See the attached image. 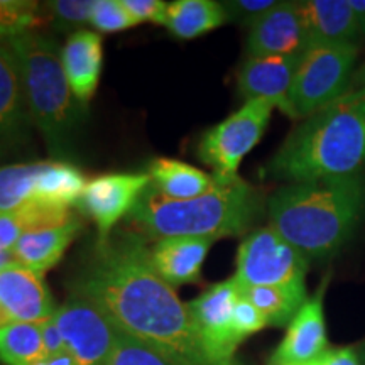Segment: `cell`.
<instances>
[{
    "label": "cell",
    "mask_w": 365,
    "mask_h": 365,
    "mask_svg": "<svg viewBox=\"0 0 365 365\" xmlns=\"http://www.w3.org/2000/svg\"><path fill=\"white\" fill-rule=\"evenodd\" d=\"M73 296L95 304L120 333L143 341L176 365H213L205 352L188 304L159 277L150 249L137 232L97 242L71 277Z\"/></svg>",
    "instance_id": "cell-1"
},
{
    "label": "cell",
    "mask_w": 365,
    "mask_h": 365,
    "mask_svg": "<svg viewBox=\"0 0 365 365\" xmlns=\"http://www.w3.org/2000/svg\"><path fill=\"white\" fill-rule=\"evenodd\" d=\"M365 173V88L349 90L289 132L264 180L307 182Z\"/></svg>",
    "instance_id": "cell-2"
},
{
    "label": "cell",
    "mask_w": 365,
    "mask_h": 365,
    "mask_svg": "<svg viewBox=\"0 0 365 365\" xmlns=\"http://www.w3.org/2000/svg\"><path fill=\"white\" fill-rule=\"evenodd\" d=\"M269 227L313 261L335 257L365 220V173L286 182L267 198Z\"/></svg>",
    "instance_id": "cell-3"
},
{
    "label": "cell",
    "mask_w": 365,
    "mask_h": 365,
    "mask_svg": "<svg viewBox=\"0 0 365 365\" xmlns=\"http://www.w3.org/2000/svg\"><path fill=\"white\" fill-rule=\"evenodd\" d=\"M264 210H267V200L257 186L240 176L230 180L215 176L212 190L191 200H170L149 185L127 217V223L145 239L198 237L217 240L249 235Z\"/></svg>",
    "instance_id": "cell-4"
},
{
    "label": "cell",
    "mask_w": 365,
    "mask_h": 365,
    "mask_svg": "<svg viewBox=\"0 0 365 365\" xmlns=\"http://www.w3.org/2000/svg\"><path fill=\"white\" fill-rule=\"evenodd\" d=\"M21 70L22 88L33 124L48 150L66 156L86 108L75 98L61 63V49L49 36L33 31L6 41Z\"/></svg>",
    "instance_id": "cell-5"
},
{
    "label": "cell",
    "mask_w": 365,
    "mask_h": 365,
    "mask_svg": "<svg viewBox=\"0 0 365 365\" xmlns=\"http://www.w3.org/2000/svg\"><path fill=\"white\" fill-rule=\"evenodd\" d=\"M359 46H309L301 54L291 88L293 120H303L335 102L350 88Z\"/></svg>",
    "instance_id": "cell-6"
},
{
    "label": "cell",
    "mask_w": 365,
    "mask_h": 365,
    "mask_svg": "<svg viewBox=\"0 0 365 365\" xmlns=\"http://www.w3.org/2000/svg\"><path fill=\"white\" fill-rule=\"evenodd\" d=\"M274 107L264 100H247L212 129L198 143V158L218 178L239 176L244 158L261 143L271 122Z\"/></svg>",
    "instance_id": "cell-7"
},
{
    "label": "cell",
    "mask_w": 365,
    "mask_h": 365,
    "mask_svg": "<svg viewBox=\"0 0 365 365\" xmlns=\"http://www.w3.org/2000/svg\"><path fill=\"white\" fill-rule=\"evenodd\" d=\"M308 262L272 227H261L242 240L234 279L239 287L303 284Z\"/></svg>",
    "instance_id": "cell-8"
},
{
    "label": "cell",
    "mask_w": 365,
    "mask_h": 365,
    "mask_svg": "<svg viewBox=\"0 0 365 365\" xmlns=\"http://www.w3.org/2000/svg\"><path fill=\"white\" fill-rule=\"evenodd\" d=\"M54 322L75 365H110L118 330L95 304L70 294L54 313Z\"/></svg>",
    "instance_id": "cell-9"
},
{
    "label": "cell",
    "mask_w": 365,
    "mask_h": 365,
    "mask_svg": "<svg viewBox=\"0 0 365 365\" xmlns=\"http://www.w3.org/2000/svg\"><path fill=\"white\" fill-rule=\"evenodd\" d=\"M239 299V284L234 279L210 286L190 301L188 312L205 352L213 365H239L235 352L242 341L234 331V308Z\"/></svg>",
    "instance_id": "cell-10"
},
{
    "label": "cell",
    "mask_w": 365,
    "mask_h": 365,
    "mask_svg": "<svg viewBox=\"0 0 365 365\" xmlns=\"http://www.w3.org/2000/svg\"><path fill=\"white\" fill-rule=\"evenodd\" d=\"M149 185L148 173H110L86 181L78 207L97 225V242L110 239L113 228L129 217Z\"/></svg>",
    "instance_id": "cell-11"
},
{
    "label": "cell",
    "mask_w": 365,
    "mask_h": 365,
    "mask_svg": "<svg viewBox=\"0 0 365 365\" xmlns=\"http://www.w3.org/2000/svg\"><path fill=\"white\" fill-rule=\"evenodd\" d=\"M327 286L328 276L287 325L284 339L272 354L269 365H307L330 350L323 307Z\"/></svg>",
    "instance_id": "cell-12"
},
{
    "label": "cell",
    "mask_w": 365,
    "mask_h": 365,
    "mask_svg": "<svg viewBox=\"0 0 365 365\" xmlns=\"http://www.w3.org/2000/svg\"><path fill=\"white\" fill-rule=\"evenodd\" d=\"M299 56L247 58L237 75L239 93L247 100H264L286 117L293 118L291 88L298 70Z\"/></svg>",
    "instance_id": "cell-13"
},
{
    "label": "cell",
    "mask_w": 365,
    "mask_h": 365,
    "mask_svg": "<svg viewBox=\"0 0 365 365\" xmlns=\"http://www.w3.org/2000/svg\"><path fill=\"white\" fill-rule=\"evenodd\" d=\"M308 46L298 2H277L271 12L249 29L245 53L247 58L299 56Z\"/></svg>",
    "instance_id": "cell-14"
},
{
    "label": "cell",
    "mask_w": 365,
    "mask_h": 365,
    "mask_svg": "<svg viewBox=\"0 0 365 365\" xmlns=\"http://www.w3.org/2000/svg\"><path fill=\"white\" fill-rule=\"evenodd\" d=\"M0 308L9 322L41 323L56 313L44 274L14 264L0 271Z\"/></svg>",
    "instance_id": "cell-15"
},
{
    "label": "cell",
    "mask_w": 365,
    "mask_h": 365,
    "mask_svg": "<svg viewBox=\"0 0 365 365\" xmlns=\"http://www.w3.org/2000/svg\"><path fill=\"white\" fill-rule=\"evenodd\" d=\"M298 7L309 46L360 48L365 41L349 0H303L298 2Z\"/></svg>",
    "instance_id": "cell-16"
},
{
    "label": "cell",
    "mask_w": 365,
    "mask_h": 365,
    "mask_svg": "<svg viewBox=\"0 0 365 365\" xmlns=\"http://www.w3.org/2000/svg\"><path fill=\"white\" fill-rule=\"evenodd\" d=\"M61 63L75 98L90 103L97 93L103 66V41L97 31L80 29L68 36L61 48Z\"/></svg>",
    "instance_id": "cell-17"
},
{
    "label": "cell",
    "mask_w": 365,
    "mask_h": 365,
    "mask_svg": "<svg viewBox=\"0 0 365 365\" xmlns=\"http://www.w3.org/2000/svg\"><path fill=\"white\" fill-rule=\"evenodd\" d=\"M31 124L19 65L12 49L0 41V153L21 144Z\"/></svg>",
    "instance_id": "cell-18"
},
{
    "label": "cell",
    "mask_w": 365,
    "mask_h": 365,
    "mask_svg": "<svg viewBox=\"0 0 365 365\" xmlns=\"http://www.w3.org/2000/svg\"><path fill=\"white\" fill-rule=\"evenodd\" d=\"M213 242V239L198 237H171L158 240L150 249L153 266L159 277L173 287L198 282Z\"/></svg>",
    "instance_id": "cell-19"
},
{
    "label": "cell",
    "mask_w": 365,
    "mask_h": 365,
    "mask_svg": "<svg viewBox=\"0 0 365 365\" xmlns=\"http://www.w3.org/2000/svg\"><path fill=\"white\" fill-rule=\"evenodd\" d=\"M81 228H83V222L75 213L70 220L61 225L27 232L12 249L14 259L19 266L46 274L61 261L73 240L80 235Z\"/></svg>",
    "instance_id": "cell-20"
},
{
    "label": "cell",
    "mask_w": 365,
    "mask_h": 365,
    "mask_svg": "<svg viewBox=\"0 0 365 365\" xmlns=\"http://www.w3.org/2000/svg\"><path fill=\"white\" fill-rule=\"evenodd\" d=\"M150 185L170 200H191L215 185V176L178 159L158 158L149 164Z\"/></svg>",
    "instance_id": "cell-21"
},
{
    "label": "cell",
    "mask_w": 365,
    "mask_h": 365,
    "mask_svg": "<svg viewBox=\"0 0 365 365\" xmlns=\"http://www.w3.org/2000/svg\"><path fill=\"white\" fill-rule=\"evenodd\" d=\"M223 4L215 0H176L168 4L164 26L178 39H195L227 24Z\"/></svg>",
    "instance_id": "cell-22"
},
{
    "label": "cell",
    "mask_w": 365,
    "mask_h": 365,
    "mask_svg": "<svg viewBox=\"0 0 365 365\" xmlns=\"http://www.w3.org/2000/svg\"><path fill=\"white\" fill-rule=\"evenodd\" d=\"M73 215L75 213L71 208L43 203L39 200H31L16 212L4 213L0 215V252L12 254V249L27 232L61 225Z\"/></svg>",
    "instance_id": "cell-23"
},
{
    "label": "cell",
    "mask_w": 365,
    "mask_h": 365,
    "mask_svg": "<svg viewBox=\"0 0 365 365\" xmlns=\"http://www.w3.org/2000/svg\"><path fill=\"white\" fill-rule=\"evenodd\" d=\"M242 298L252 303L262 317L267 327H287L309 298L307 282L303 284L282 286H250L239 287Z\"/></svg>",
    "instance_id": "cell-24"
},
{
    "label": "cell",
    "mask_w": 365,
    "mask_h": 365,
    "mask_svg": "<svg viewBox=\"0 0 365 365\" xmlns=\"http://www.w3.org/2000/svg\"><path fill=\"white\" fill-rule=\"evenodd\" d=\"M85 185L86 180L80 168L63 159L43 161L38 180H36L33 200L71 208L73 205L80 202Z\"/></svg>",
    "instance_id": "cell-25"
},
{
    "label": "cell",
    "mask_w": 365,
    "mask_h": 365,
    "mask_svg": "<svg viewBox=\"0 0 365 365\" xmlns=\"http://www.w3.org/2000/svg\"><path fill=\"white\" fill-rule=\"evenodd\" d=\"M46 357L41 323H7L0 327V360L6 365H31Z\"/></svg>",
    "instance_id": "cell-26"
},
{
    "label": "cell",
    "mask_w": 365,
    "mask_h": 365,
    "mask_svg": "<svg viewBox=\"0 0 365 365\" xmlns=\"http://www.w3.org/2000/svg\"><path fill=\"white\" fill-rule=\"evenodd\" d=\"M41 163H19L0 168V215L16 212L33 200Z\"/></svg>",
    "instance_id": "cell-27"
},
{
    "label": "cell",
    "mask_w": 365,
    "mask_h": 365,
    "mask_svg": "<svg viewBox=\"0 0 365 365\" xmlns=\"http://www.w3.org/2000/svg\"><path fill=\"white\" fill-rule=\"evenodd\" d=\"M48 24L43 4L34 0H0V41L39 31Z\"/></svg>",
    "instance_id": "cell-28"
},
{
    "label": "cell",
    "mask_w": 365,
    "mask_h": 365,
    "mask_svg": "<svg viewBox=\"0 0 365 365\" xmlns=\"http://www.w3.org/2000/svg\"><path fill=\"white\" fill-rule=\"evenodd\" d=\"M95 0H51L44 2L43 9L48 24H53L58 31L76 33L81 26L90 24L93 14Z\"/></svg>",
    "instance_id": "cell-29"
},
{
    "label": "cell",
    "mask_w": 365,
    "mask_h": 365,
    "mask_svg": "<svg viewBox=\"0 0 365 365\" xmlns=\"http://www.w3.org/2000/svg\"><path fill=\"white\" fill-rule=\"evenodd\" d=\"M110 365H176L161 354L144 345L143 341L132 339L118 331L115 349H113Z\"/></svg>",
    "instance_id": "cell-30"
},
{
    "label": "cell",
    "mask_w": 365,
    "mask_h": 365,
    "mask_svg": "<svg viewBox=\"0 0 365 365\" xmlns=\"http://www.w3.org/2000/svg\"><path fill=\"white\" fill-rule=\"evenodd\" d=\"M90 24L103 34L120 33L137 26V21L127 12L120 0H95Z\"/></svg>",
    "instance_id": "cell-31"
},
{
    "label": "cell",
    "mask_w": 365,
    "mask_h": 365,
    "mask_svg": "<svg viewBox=\"0 0 365 365\" xmlns=\"http://www.w3.org/2000/svg\"><path fill=\"white\" fill-rule=\"evenodd\" d=\"M276 6L277 0H230V2H223L228 22H237V24L249 27V29Z\"/></svg>",
    "instance_id": "cell-32"
},
{
    "label": "cell",
    "mask_w": 365,
    "mask_h": 365,
    "mask_svg": "<svg viewBox=\"0 0 365 365\" xmlns=\"http://www.w3.org/2000/svg\"><path fill=\"white\" fill-rule=\"evenodd\" d=\"M266 327L267 322L266 318L262 317V313L259 312L252 303H249L247 299L242 298L239 293V299H237L234 308V331L237 339L244 341L247 336L261 331L262 328Z\"/></svg>",
    "instance_id": "cell-33"
},
{
    "label": "cell",
    "mask_w": 365,
    "mask_h": 365,
    "mask_svg": "<svg viewBox=\"0 0 365 365\" xmlns=\"http://www.w3.org/2000/svg\"><path fill=\"white\" fill-rule=\"evenodd\" d=\"M127 12L139 22H153L164 26L166 22L168 2L163 0H120Z\"/></svg>",
    "instance_id": "cell-34"
},
{
    "label": "cell",
    "mask_w": 365,
    "mask_h": 365,
    "mask_svg": "<svg viewBox=\"0 0 365 365\" xmlns=\"http://www.w3.org/2000/svg\"><path fill=\"white\" fill-rule=\"evenodd\" d=\"M41 333H43V345L46 357H51V355H59L66 352V344L63 339L59 327L54 322V317L41 322Z\"/></svg>",
    "instance_id": "cell-35"
},
{
    "label": "cell",
    "mask_w": 365,
    "mask_h": 365,
    "mask_svg": "<svg viewBox=\"0 0 365 365\" xmlns=\"http://www.w3.org/2000/svg\"><path fill=\"white\" fill-rule=\"evenodd\" d=\"M319 365H362L360 354L352 346H341V349H330L318 359Z\"/></svg>",
    "instance_id": "cell-36"
},
{
    "label": "cell",
    "mask_w": 365,
    "mask_h": 365,
    "mask_svg": "<svg viewBox=\"0 0 365 365\" xmlns=\"http://www.w3.org/2000/svg\"><path fill=\"white\" fill-rule=\"evenodd\" d=\"M350 9H352L355 21L362 31L364 38H365V0H349Z\"/></svg>",
    "instance_id": "cell-37"
},
{
    "label": "cell",
    "mask_w": 365,
    "mask_h": 365,
    "mask_svg": "<svg viewBox=\"0 0 365 365\" xmlns=\"http://www.w3.org/2000/svg\"><path fill=\"white\" fill-rule=\"evenodd\" d=\"M31 365H75L71 355L65 352L59 355H51V357H43L38 362H33Z\"/></svg>",
    "instance_id": "cell-38"
},
{
    "label": "cell",
    "mask_w": 365,
    "mask_h": 365,
    "mask_svg": "<svg viewBox=\"0 0 365 365\" xmlns=\"http://www.w3.org/2000/svg\"><path fill=\"white\" fill-rule=\"evenodd\" d=\"M359 88H365V61L357 68V70H355L349 90H359Z\"/></svg>",
    "instance_id": "cell-39"
},
{
    "label": "cell",
    "mask_w": 365,
    "mask_h": 365,
    "mask_svg": "<svg viewBox=\"0 0 365 365\" xmlns=\"http://www.w3.org/2000/svg\"><path fill=\"white\" fill-rule=\"evenodd\" d=\"M14 264H17V262H16V259H14L12 254L0 252V271L9 267V266H14Z\"/></svg>",
    "instance_id": "cell-40"
},
{
    "label": "cell",
    "mask_w": 365,
    "mask_h": 365,
    "mask_svg": "<svg viewBox=\"0 0 365 365\" xmlns=\"http://www.w3.org/2000/svg\"><path fill=\"white\" fill-rule=\"evenodd\" d=\"M7 323H11V322H9V318L6 317V313H4V309L0 308V327L7 325Z\"/></svg>",
    "instance_id": "cell-41"
},
{
    "label": "cell",
    "mask_w": 365,
    "mask_h": 365,
    "mask_svg": "<svg viewBox=\"0 0 365 365\" xmlns=\"http://www.w3.org/2000/svg\"><path fill=\"white\" fill-rule=\"evenodd\" d=\"M360 364H362V365H365V349H364V352H362V355H360Z\"/></svg>",
    "instance_id": "cell-42"
}]
</instances>
